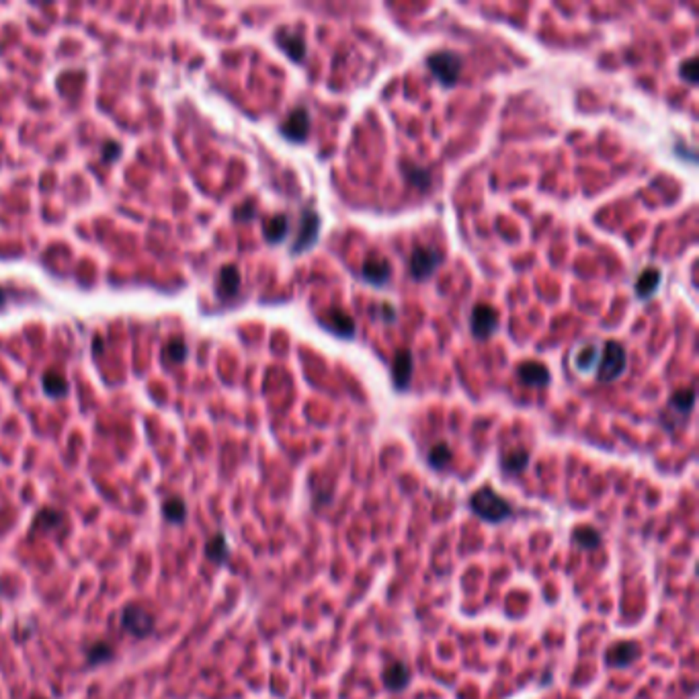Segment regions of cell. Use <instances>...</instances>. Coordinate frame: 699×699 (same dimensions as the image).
<instances>
[{
	"label": "cell",
	"mask_w": 699,
	"mask_h": 699,
	"mask_svg": "<svg viewBox=\"0 0 699 699\" xmlns=\"http://www.w3.org/2000/svg\"><path fill=\"white\" fill-rule=\"evenodd\" d=\"M638 654H640V646L636 642H617L607 650L605 662L609 667H628L634 658H638Z\"/></svg>",
	"instance_id": "cell-13"
},
{
	"label": "cell",
	"mask_w": 699,
	"mask_h": 699,
	"mask_svg": "<svg viewBox=\"0 0 699 699\" xmlns=\"http://www.w3.org/2000/svg\"><path fill=\"white\" fill-rule=\"evenodd\" d=\"M572 541L583 548V550H595L599 543H601V535L595 527L590 525H584V527H577L575 533H572Z\"/></svg>",
	"instance_id": "cell-20"
},
{
	"label": "cell",
	"mask_w": 699,
	"mask_h": 699,
	"mask_svg": "<svg viewBox=\"0 0 699 699\" xmlns=\"http://www.w3.org/2000/svg\"><path fill=\"white\" fill-rule=\"evenodd\" d=\"M165 355L169 357V359H173V361H180V359H185V355H187V345H185V341H180V339H173L171 341V345L167 347V351H165Z\"/></svg>",
	"instance_id": "cell-29"
},
{
	"label": "cell",
	"mask_w": 699,
	"mask_h": 699,
	"mask_svg": "<svg viewBox=\"0 0 699 699\" xmlns=\"http://www.w3.org/2000/svg\"><path fill=\"white\" fill-rule=\"evenodd\" d=\"M427 460H429V466L435 467V469L445 467L449 462H451V449H449V445H447V443H437V445H433Z\"/></svg>",
	"instance_id": "cell-23"
},
{
	"label": "cell",
	"mask_w": 699,
	"mask_h": 699,
	"mask_svg": "<svg viewBox=\"0 0 699 699\" xmlns=\"http://www.w3.org/2000/svg\"><path fill=\"white\" fill-rule=\"evenodd\" d=\"M529 464V454L525 449H511L503 456L501 467L505 474H519Z\"/></svg>",
	"instance_id": "cell-18"
},
{
	"label": "cell",
	"mask_w": 699,
	"mask_h": 699,
	"mask_svg": "<svg viewBox=\"0 0 699 699\" xmlns=\"http://www.w3.org/2000/svg\"><path fill=\"white\" fill-rule=\"evenodd\" d=\"M162 513H165V519L171 521V523H183L185 515H187V509H185V503L180 498H171L165 503L162 507Z\"/></svg>",
	"instance_id": "cell-26"
},
{
	"label": "cell",
	"mask_w": 699,
	"mask_h": 699,
	"mask_svg": "<svg viewBox=\"0 0 699 699\" xmlns=\"http://www.w3.org/2000/svg\"><path fill=\"white\" fill-rule=\"evenodd\" d=\"M240 290V273L234 265H228L220 271L218 279V295L220 297H232Z\"/></svg>",
	"instance_id": "cell-17"
},
{
	"label": "cell",
	"mask_w": 699,
	"mask_h": 699,
	"mask_svg": "<svg viewBox=\"0 0 699 699\" xmlns=\"http://www.w3.org/2000/svg\"><path fill=\"white\" fill-rule=\"evenodd\" d=\"M288 232H290V224H288L286 216H273L271 220L265 222V238L271 244L281 242L288 236Z\"/></svg>",
	"instance_id": "cell-19"
},
{
	"label": "cell",
	"mask_w": 699,
	"mask_h": 699,
	"mask_svg": "<svg viewBox=\"0 0 699 699\" xmlns=\"http://www.w3.org/2000/svg\"><path fill=\"white\" fill-rule=\"evenodd\" d=\"M517 378H519L521 384L529 386V388H543V386L550 384V369L543 363L527 361V363L519 365Z\"/></svg>",
	"instance_id": "cell-11"
},
{
	"label": "cell",
	"mask_w": 699,
	"mask_h": 699,
	"mask_svg": "<svg viewBox=\"0 0 699 699\" xmlns=\"http://www.w3.org/2000/svg\"><path fill=\"white\" fill-rule=\"evenodd\" d=\"M318 232H320V218L314 212H304L301 214V222H299V230L297 236L293 240L292 254H299L308 248H312L318 240Z\"/></svg>",
	"instance_id": "cell-6"
},
{
	"label": "cell",
	"mask_w": 699,
	"mask_h": 699,
	"mask_svg": "<svg viewBox=\"0 0 699 699\" xmlns=\"http://www.w3.org/2000/svg\"><path fill=\"white\" fill-rule=\"evenodd\" d=\"M441 252L431 246H416L410 254V275L414 279H429L441 267Z\"/></svg>",
	"instance_id": "cell-4"
},
{
	"label": "cell",
	"mask_w": 699,
	"mask_h": 699,
	"mask_svg": "<svg viewBox=\"0 0 699 699\" xmlns=\"http://www.w3.org/2000/svg\"><path fill=\"white\" fill-rule=\"evenodd\" d=\"M277 44L279 48L293 59V62H301L306 58V41L299 33H293L288 29H279L277 31Z\"/></svg>",
	"instance_id": "cell-15"
},
{
	"label": "cell",
	"mask_w": 699,
	"mask_h": 699,
	"mask_svg": "<svg viewBox=\"0 0 699 699\" xmlns=\"http://www.w3.org/2000/svg\"><path fill=\"white\" fill-rule=\"evenodd\" d=\"M469 328L476 339H488L498 328V312L488 304H476L469 316Z\"/></svg>",
	"instance_id": "cell-5"
},
{
	"label": "cell",
	"mask_w": 699,
	"mask_h": 699,
	"mask_svg": "<svg viewBox=\"0 0 699 699\" xmlns=\"http://www.w3.org/2000/svg\"><path fill=\"white\" fill-rule=\"evenodd\" d=\"M281 133L292 142H304L310 131V113L306 107H295L281 123Z\"/></svg>",
	"instance_id": "cell-8"
},
{
	"label": "cell",
	"mask_w": 699,
	"mask_h": 699,
	"mask_svg": "<svg viewBox=\"0 0 699 699\" xmlns=\"http://www.w3.org/2000/svg\"><path fill=\"white\" fill-rule=\"evenodd\" d=\"M628 367V353L626 349L615 343V341H607L605 349H603V357L599 361V369H597V380L603 384H611L617 378H622V373Z\"/></svg>",
	"instance_id": "cell-2"
},
{
	"label": "cell",
	"mask_w": 699,
	"mask_h": 699,
	"mask_svg": "<svg viewBox=\"0 0 699 699\" xmlns=\"http://www.w3.org/2000/svg\"><path fill=\"white\" fill-rule=\"evenodd\" d=\"M698 68H699L698 59L689 58L681 64V70H679V74H681V78H683V80H687L689 84H698V80H699Z\"/></svg>",
	"instance_id": "cell-28"
},
{
	"label": "cell",
	"mask_w": 699,
	"mask_h": 699,
	"mask_svg": "<svg viewBox=\"0 0 699 699\" xmlns=\"http://www.w3.org/2000/svg\"><path fill=\"white\" fill-rule=\"evenodd\" d=\"M696 404V390L693 388H683V390H677L673 396H671V408L679 414H689L691 408Z\"/></svg>",
	"instance_id": "cell-21"
},
{
	"label": "cell",
	"mask_w": 699,
	"mask_h": 699,
	"mask_svg": "<svg viewBox=\"0 0 699 699\" xmlns=\"http://www.w3.org/2000/svg\"><path fill=\"white\" fill-rule=\"evenodd\" d=\"M117 154H119V150H117V148H115V144H111V142H109V144H107V152H105V158L109 160L111 156H117Z\"/></svg>",
	"instance_id": "cell-31"
},
{
	"label": "cell",
	"mask_w": 699,
	"mask_h": 699,
	"mask_svg": "<svg viewBox=\"0 0 699 699\" xmlns=\"http://www.w3.org/2000/svg\"><path fill=\"white\" fill-rule=\"evenodd\" d=\"M469 507L480 519L488 523H503L513 515L511 503L496 494L490 486H482L480 490H476L469 498Z\"/></svg>",
	"instance_id": "cell-1"
},
{
	"label": "cell",
	"mask_w": 699,
	"mask_h": 699,
	"mask_svg": "<svg viewBox=\"0 0 699 699\" xmlns=\"http://www.w3.org/2000/svg\"><path fill=\"white\" fill-rule=\"evenodd\" d=\"M427 66L443 86H454L462 74L464 59L456 52H435L427 58Z\"/></svg>",
	"instance_id": "cell-3"
},
{
	"label": "cell",
	"mask_w": 699,
	"mask_h": 699,
	"mask_svg": "<svg viewBox=\"0 0 699 699\" xmlns=\"http://www.w3.org/2000/svg\"><path fill=\"white\" fill-rule=\"evenodd\" d=\"M44 390L48 394H54V396H62L66 390H68V384L64 380V375L59 371H48L44 375Z\"/></svg>",
	"instance_id": "cell-24"
},
{
	"label": "cell",
	"mask_w": 699,
	"mask_h": 699,
	"mask_svg": "<svg viewBox=\"0 0 699 699\" xmlns=\"http://www.w3.org/2000/svg\"><path fill=\"white\" fill-rule=\"evenodd\" d=\"M320 324L326 330H330V333H335V335H339L343 339H353L355 337V322H353V318H351L349 314L343 312V310H337V308L328 310L320 318Z\"/></svg>",
	"instance_id": "cell-10"
},
{
	"label": "cell",
	"mask_w": 699,
	"mask_h": 699,
	"mask_svg": "<svg viewBox=\"0 0 699 699\" xmlns=\"http://www.w3.org/2000/svg\"><path fill=\"white\" fill-rule=\"evenodd\" d=\"M402 173L407 176V180L410 185L418 187V189H429L431 187V173L422 167H416V165H404L402 167Z\"/></svg>",
	"instance_id": "cell-22"
},
{
	"label": "cell",
	"mask_w": 699,
	"mask_h": 699,
	"mask_svg": "<svg viewBox=\"0 0 699 699\" xmlns=\"http://www.w3.org/2000/svg\"><path fill=\"white\" fill-rule=\"evenodd\" d=\"M207 556H209L212 560H216V562L226 560V556H228V546H226V539H224L222 535H216V537L209 539V543H207Z\"/></svg>",
	"instance_id": "cell-27"
},
{
	"label": "cell",
	"mask_w": 699,
	"mask_h": 699,
	"mask_svg": "<svg viewBox=\"0 0 699 699\" xmlns=\"http://www.w3.org/2000/svg\"><path fill=\"white\" fill-rule=\"evenodd\" d=\"M361 275H363V279H365L367 283L382 288V286H386V283L390 281V275H392V265H390V261H388V259L373 254V257H369V259L363 263Z\"/></svg>",
	"instance_id": "cell-9"
},
{
	"label": "cell",
	"mask_w": 699,
	"mask_h": 699,
	"mask_svg": "<svg viewBox=\"0 0 699 699\" xmlns=\"http://www.w3.org/2000/svg\"><path fill=\"white\" fill-rule=\"evenodd\" d=\"M2 306H4V292L0 290V308H2Z\"/></svg>",
	"instance_id": "cell-32"
},
{
	"label": "cell",
	"mask_w": 699,
	"mask_h": 699,
	"mask_svg": "<svg viewBox=\"0 0 699 699\" xmlns=\"http://www.w3.org/2000/svg\"><path fill=\"white\" fill-rule=\"evenodd\" d=\"M660 279H662L660 269H656V267L646 269L640 277H638V281H636V293H638V297H640V299H648L652 293L658 290Z\"/></svg>",
	"instance_id": "cell-16"
},
{
	"label": "cell",
	"mask_w": 699,
	"mask_h": 699,
	"mask_svg": "<svg viewBox=\"0 0 699 699\" xmlns=\"http://www.w3.org/2000/svg\"><path fill=\"white\" fill-rule=\"evenodd\" d=\"M254 216V205L252 203H244L242 207L236 209V220H250Z\"/></svg>",
	"instance_id": "cell-30"
},
{
	"label": "cell",
	"mask_w": 699,
	"mask_h": 699,
	"mask_svg": "<svg viewBox=\"0 0 699 699\" xmlns=\"http://www.w3.org/2000/svg\"><path fill=\"white\" fill-rule=\"evenodd\" d=\"M412 353L408 349H400L396 355H394V361H392V382H394V388L396 390H407L408 384H410V378H412Z\"/></svg>",
	"instance_id": "cell-12"
},
{
	"label": "cell",
	"mask_w": 699,
	"mask_h": 699,
	"mask_svg": "<svg viewBox=\"0 0 699 699\" xmlns=\"http://www.w3.org/2000/svg\"><path fill=\"white\" fill-rule=\"evenodd\" d=\"M121 624L127 632H131L138 638H144L152 632L154 628V619L152 615L142 609V607H127L121 615Z\"/></svg>",
	"instance_id": "cell-7"
},
{
	"label": "cell",
	"mask_w": 699,
	"mask_h": 699,
	"mask_svg": "<svg viewBox=\"0 0 699 699\" xmlns=\"http://www.w3.org/2000/svg\"><path fill=\"white\" fill-rule=\"evenodd\" d=\"M410 677L412 675H410L408 664L400 662V660L388 664L384 669V673H382V681H384L386 689H390V691H402V689H407L408 683H410Z\"/></svg>",
	"instance_id": "cell-14"
},
{
	"label": "cell",
	"mask_w": 699,
	"mask_h": 699,
	"mask_svg": "<svg viewBox=\"0 0 699 699\" xmlns=\"http://www.w3.org/2000/svg\"><path fill=\"white\" fill-rule=\"evenodd\" d=\"M597 361H599V349L595 345H584L583 349L579 351V355H577L575 365H577L579 371H588V369H593V365Z\"/></svg>",
	"instance_id": "cell-25"
}]
</instances>
